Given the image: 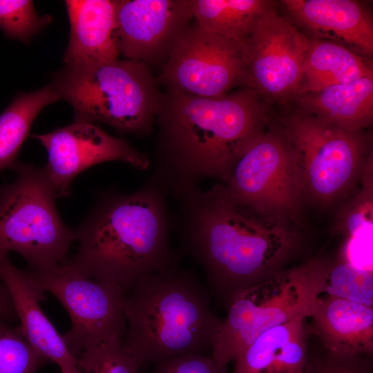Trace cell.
I'll return each mask as SVG.
<instances>
[{
	"label": "cell",
	"mask_w": 373,
	"mask_h": 373,
	"mask_svg": "<svg viewBox=\"0 0 373 373\" xmlns=\"http://www.w3.org/2000/svg\"><path fill=\"white\" fill-rule=\"evenodd\" d=\"M171 197L178 250L202 268L211 302L225 309L238 291L285 269L302 246L300 222L238 202L219 182Z\"/></svg>",
	"instance_id": "obj_1"
},
{
	"label": "cell",
	"mask_w": 373,
	"mask_h": 373,
	"mask_svg": "<svg viewBox=\"0 0 373 373\" xmlns=\"http://www.w3.org/2000/svg\"><path fill=\"white\" fill-rule=\"evenodd\" d=\"M266 125L264 106L253 88L217 98L165 89L147 179L169 196L206 178L224 184L240 153Z\"/></svg>",
	"instance_id": "obj_2"
},
{
	"label": "cell",
	"mask_w": 373,
	"mask_h": 373,
	"mask_svg": "<svg viewBox=\"0 0 373 373\" xmlns=\"http://www.w3.org/2000/svg\"><path fill=\"white\" fill-rule=\"evenodd\" d=\"M168 196L148 179L130 193L101 192L74 229L78 249L65 263L124 294L144 276L179 267L182 256L171 246Z\"/></svg>",
	"instance_id": "obj_3"
},
{
	"label": "cell",
	"mask_w": 373,
	"mask_h": 373,
	"mask_svg": "<svg viewBox=\"0 0 373 373\" xmlns=\"http://www.w3.org/2000/svg\"><path fill=\"white\" fill-rule=\"evenodd\" d=\"M124 349L141 366L179 355L211 354L221 320L206 286L180 266L139 279L124 294Z\"/></svg>",
	"instance_id": "obj_4"
},
{
	"label": "cell",
	"mask_w": 373,
	"mask_h": 373,
	"mask_svg": "<svg viewBox=\"0 0 373 373\" xmlns=\"http://www.w3.org/2000/svg\"><path fill=\"white\" fill-rule=\"evenodd\" d=\"M73 109L76 122H102L122 134L151 133L162 92L147 65L127 59L65 66L50 83Z\"/></svg>",
	"instance_id": "obj_5"
},
{
	"label": "cell",
	"mask_w": 373,
	"mask_h": 373,
	"mask_svg": "<svg viewBox=\"0 0 373 373\" xmlns=\"http://www.w3.org/2000/svg\"><path fill=\"white\" fill-rule=\"evenodd\" d=\"M16 180L0 186V251L20 254L30 269L62 265L76 240L62 222L44 168L18 161Z\"/></svg>",
	"instance_id": "obj_6"
},
{
	"label": "cell",
	"mask_w": 373,
	"mask_h": 373,
	"mask_svg": "<svg viewBox=\"0 0 373 373\" xmlns=\"http://www.w3.org/2000/svg\"><path fill=\"white\" fill-rule=\"evenodd\" d=\"M283 128L294 151L304 200L321 205L336 202L362 178L372 157L363 131L300 112Z\"/></svg>",
	"instance_id": "obj_7"
},
{
	"label": "cell",
	"mask_w": 373,
	"mask_h": 373,
	"mask_svg": "<svg viewBox=\"0 0 373 373\" xmlns=\"http://www.w3.org/2000/svg\"><path fill=\"white\" fill-rule=\"evenodd\" d=\"M318 296L307 262L238 291L221 320L211 356L227 367L267 329L297 316L309 318Z\"/></svg>",
	"instance_id": "obj_8"
},
{
	"label": "cell",
	"mask_w": 373,
	"mask_h": 373,
	"mask_svg": "<svg viewBox=\"0 0 373 373\" xmlns=\"http://www.w3.org/2000/svg\"><path fill=\"white\" fill-rule=\"evenodd\" d=\"M221 184L238 202L300 222L304 197L294 151L283 128L266 125L242 150Z\"/></svg>",
	"instance_id": "obj_9"
},
{
	"label": "cell",
	"mask_w": 373,
	"mask_h": 373,
	"mask_svg": "<svg viewBox=\"0 0 373 373\" xmlns=\"http://www.w3.org/2000/svg\"><path fill=\"white\" fill-rule=\"evenodd\" d=\"M28 272L67 311L72 327L63 338L75 359L106 343L123 341L126 321L124 294L119 288L83 275L66 263L45 265Z\"/></svg>",
	"instance_id": "obj_10"
},
{
	"label": "cell",
	"mask_w": 373,
	"mask_h": 373,
	"mask_svg": "<svg viewBox=\"0 0 373 373\" xmlns=\"http://www.w3.org/2000/svg\"><path fill=\"white\" fill-rule=\"evenodd\" d=\"M161 69L159 84L191 96L220 97L238 86L255 89L243 44L209 32L194 20Z\"/></svg>",
	"instance_id": "obj_11"
},
{
	"label": "cell",
	"mask_w": 373,
	"mask_h": 373,
	"mask_svg": "<svg viewBox=\"0 0 373 373\" xmlns=\"http://www.w3.org/2000/svg\"><path fill=\"white\" fill-rule=\"evenodd\" d=\"M309 41L276 7L258 19L242 44L247 69L259 95L274 99L296 95Z\"/></svg>",
	"instance_id": "obj_12"
},
{
	"label": "cell",
	"mask_w": 373,
	"mask_h": 373,
	"mask_svg": "<svg viewBox=\"0 0 373 373\" xmlns=\"http://www.w3.org/2000/svg\"><path fill=\"white\" fill-rule=\"evenodd\" d=\"M48 155L44 167L56 198L70 194L73 180L94 165L121 161L138 170H147L151 158L126 140L108 134L99 126L76 122L50 133L32 135Z\"/></svg>",
	"instance_id": "obj_13"
},
{
	"label": "cell",
	"mask_w": 373,
	"mask_h": 373,
	"mask_svg": "<svg viewBox=\"0 0 373 373\" xmlns=\"http://www.w3.org/2000/svg\"><path fill=\"white\" fill-rule=\"evenodd\" d=\"M120 55L162 66L193 21L189 0H117Z\"/></svg>",
	"instance_id": "obj_14"
},
{
	"label": "cell",
	"mask_w": 373,
	"mask_h": 373,
	"mask_svg": "<svg viewBox=\"0 0 373 373\" xmlns=\"http://www.w3.org/2000/svg\"><path fill=\"white\" fill-rule=\"evenodd\" d=\"M281 3L314 39L337 43L372 59L373 19L364 3L354 0H283Z\"/></svg>",
	"instance_id": "obj_15"
},
{
	"label": "cell",
	"mask_w": 373,
	"mask_h": 373,
	"mask_svg": "<svg viewBox=\"0 0 373 373\" xmlns=\"http://www.w3.org/2000/svg\"><path fill=\"white\" fill-rule=\"evenodd\" d=\"M0 280L8 289L20 321L18 329L26 340L61 372H76V359L64 338L42 311L40 303L46 299L44 291L28 271L16 267L8 253L0 251Z\"/></svg>",
	"instance_id": "obj_16"
},
{
	"label": "cell",
	"mask_w": 373,
	"mask_h": 373,
	"mask_svg": "<svg viewBox=\"0 0 373 373\" xmlns=\"http://www.w3.org/2000/svg\"><path fill=\"white\" fill-rule=\"evenodd\" d=\"M70 22L66 66L77 67L115 61L120 55L117 1H65Z\"/></svg>",
	"instance_id": "obj_17"
},
{
	"label": "cell",
	"mask_w": 373,
	"mask_h": 373,
	"mask_svg": "<svg viewBox=\"0 0 373 373\" xmlns=\"http://www.w3.org/2000/svg\"><path fill=\"white\" fill-rule=\"evenodd\" d=\"M309 317L325 352L337 357L373 354V306L321 294Z\"/></svg>",
	"instance_id": "obj_18"
},
{
	"label": "cell",
	"mask_w": 373,
	"mask_h": 373,
	"mask_svg": "<svg viewBox=\"0 0 373 373\" xmlns=\"http://www.w3.org/2000/svg\"><path fill=\"white\" fill-rule=\"evenodd\" d=\"M306 318L297 316L263 332L234 361L231 373H304Z\"/></svg>",
	"instance_id": "obj_19"
},
{
	"label": "cell",
	"mask_w": 373,
	"mask_h": 373,
	"mask_svg": "<svg viewBox=\"0 0 373 373\" xmlns=\"http://www.w3.org/2000/svg\"><path fill=\"white\" fill-rule=\"evenodd\" d=\"M299 112L341 127L363 131L373 120V77L297 95Z\"/></svg>",
	"instance_id": "obj_20"
},
{
	"label": "cell",
	"mask_w": 373,
	"mask_h": 373,
	"mask_svg": "<svg viewBox=\"0 0 373 373\" xmlns=\"http://www.w3.org/2000/svg\"><path fill=\"white\" fill-rule=\"evenodd\" d=\"M365 77H373L370 59L337 43L312 38L304 60L302 81L294 96Z\"/></svg>",
	"instance_id": "obj_21"
},
{
	"label": "cell",
	"mask_w": 373,
	"mask_h": 373,
	"mask_svg": "<svg viewBox=\"0 0 373 373\" xmlns=\"http://www.w3.org/2000/svg\"><path fill=\"white\" fill-rule=\"evenodd\" d=\"M193 20L205 30L241 44L275 2L267 0H189Z\"/></svg>",
	"instance_id": "obj_22"
},
{
	"label": "cell",
	"mask_w": 373,
	"mask_h": 373,
	"mask_svg": "<svg viewBox=\"0 0 373 373\" xmlns=\"http://www.w3.org/2000/svg\"><path fill=\"white\" fill-rule=\"evenodd\" d=\"M60 100L51 84L30 93H19L0 115V170L17 162L20 149L39 112Z\"/></svg>",
	"instance_id": "obj_23"
},
{
	"label": "cell",
	"mask_w": 373,
	"mask_h": 373,
	"mask_svg": "<svg viewBox=\"0 0 373 373\" xmlns=\"http://www.w3.org/2000/svg\"><path fill=\"white\" fill-rule=\"evenodd\" d=\"M308 263L318 296L330 294L373 306L372 271L343 260L331 263L313 259Z\"/></svg>",
	"instance_id": "obj_24"
},
{
	"label": "cell",
	"mask_w": 373,
	"mask_h": 373,
	"mask_svg": "<svg viewBox=\"0 0 373 373\" xmlns=\"http://www.w3.org/2000/svg\"><path fill=\"white\" fill-rule=\"evenodd\" d=\"M50 362L26 340L18 327L0 321V373H37Z\"/></svg>",
	"instance_id": "obj_25"
},
{
	"label": "cell",
	"mask_w": 373,
	"mask_h": 373,
	"mask_svg": "<svg viewBox=\"0 0 373 373\" xmlns=\"http://www.w3.org/2000/svg\"><path fill=\"white\" fill-rule=\"evenodd\" d=\"M52 17L39 16L29 0H0V28L6 37L28 44Z\"/></svg>",
	"instance_id": "obj_26"
},
{
	"label": "cell",
	"mask_w": 373,
	"mask_h": 373,
	"mask_svg": "<svg viewBox=\"0 0 373 373\" xmlns=\"http://www.w3.org/2000/svg\"><path fill=\"white\" fill-rule=\"evenodd\" d=\"M140 368L122 341L106 343L76 358L77 373H138Z\"/></svg>",
	"instance_id": "obj_27"
},
{
	"label": "cell",
	"mask_w": 373,
	"mask_h": 373,
	"mask_svg": "<svg viewBox=\"0 0 373 373\" xmlns=\"http://www.w3.org/2000/svg\"><path fill=\"white\" fill-rule=\"evenodd\" d=\"M138 373H227V367L217 364L211 355L189 354L160 361L149 372Z\"/></svg>",
	"instance_id": "obj_28"
},
{
	"label": "cell",
	"mask_w": 373,
	"mask_h": 373,
	"mask_svg": "<svg viewBox=\"0 0 373 373\" xmlns=\"http://www.w3.org/2000/svg\"><path fill=\"white\" fill-rule=\"evenodd\" d=\"M372 356L337 357L326 352L308 358L304 373H372Z\"/></svg>",
	"instance_id": "obj_29"
},
{
	"label": "cell",
	"mask_w": 373,
	"mask_h": 373,
	"mask_svg": "<svg viewBox=\"0 0 373 373\" xmlns=\"http://www.w3.org/2000/svg\"><path fill=\"white\" fill-rule=\"evenodd\" d=\"M18 320L9 291L0 280V321L10 323Z\"/></svg>",
	"instance_id": "obj_30"
},
{
	"label": "cell",
	"mask_w": 373,
	"mask_h": 373,
	"mask_svg": "<svg viewBox=\"0 0 373 373\" xmlns=\"http://www.w3.org/2000/svg\"><path fill=\"white\" fill-rule=\"evenodd\" d=\"M61 373H77V372H63Z\"/></svg>",
	"instance_id": "obj_31"
}]
</instances>
